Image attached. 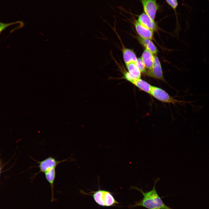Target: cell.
Segmentation results:
<instances>
[{"mask_svg": "<svg viewBox=\"0 0 209 209\" xmlns=\"http://www.w3.org/2000/svg\"><path fill=\"white\" fill-rule=\"evenodd\" d=\"M17 23V22L4 23L0 21V34L8 27L15 24Z\"/></svg>", "mask_w": 209, "mask_h": 209, "instance_id": "e0dca14e", "label": "cell"}, {"mask_svg": "<svg viewBox=\"0 0 209 209\" xmlns=\"http://www.w3.org/2000/svg\"><path fill=\"white\" fill-rule=\"evenodd\" d=\"M159 178L154 180L152 189L150 191L145 192L142 189L137 187H131V188L137 190L143 194V197L141 200L136 202L133 205L130 206V208L141 206L148 209H173L165 204L159 196L156 189V185Z\"/></svg>", "mask_w": 209, "mask_h": 209, "instance_id": "6da1fadb", "label": "cell"}, {"mask_svg": "<svg viewBox=\"0 0 209 209\" xmlns=\"http://www.w3.org/2000/svg\"><path fill=\"white\" fill-rule=\"evenodd\" d=\"M137 20L142 25L153 31L157 28L156 24L154 20L145 12L139 15Z\"/></svg>", "mask_w": 209, "mask_h": 209, "instance_id": "52a82bcc", "label": "cell"}, {"mask_svg": "<svg viewBox=\"0 0 209 209\" xmlns=\"http://www.w3.org/2000/svg\"><path fill=\"white\" fill-rule=\"evenodd\" d=\"M138 39L140 43L153 54L156 53L158 50L155 46L150 39L139 37Z\"/></svg>", "mask_w": 209, "mask_h": 209, "instance_id": "7c38bea8", "label": "cell"}, {"mask_svg": "<svg viewBox=\"0 0 209 209\" xmlns=\"http://www.w3.org/2000/svg\"><path fill=\"white\" fill-rule=\"evenodd\" d=\"M131 83L141 90L150 94L152 86L140 78H136Z\"/></svg>", "mask_w": 209, "mask_h": 209, "instance_id": "8fae6325", "label": "cell"}, {"mask_svg": "<svg viewBox=\"0 0 209 209\" xmlns=\"http://www.w3.org/2000/svg\"><path fill=\"white\" fill-rule=\"evenodd\" d=\"M69 159V158H68L63 160L57 161L55 158L50 156L40 161H36L39 164L38 165L37 167L39 168V171L36 174L40 172L44 173L53 168H56L60 163L67 161Z\"/></svg>", "mask_w": 209, "mask_h": 209, "instance_id": "3957f363", "label": "cell"}, {"mask_svg": "<svg viewBox=\"0 0 209 209\" xmlns=\"http://www.w3.org/2000/svg\"><path fill=\"white\" fill-rule=\"evenodd\" d=\"M1 170V169L0 166V172Z\"/></svg>", "mask_w": 209, "mask_h": 209, "instance_id": "ffe728a7", "label": "cell"}, {"mask_svg": "<svg viewBox=\"0 0 209 209\" xmlns=\"http://www.w3.org/2000/svg\"><path fill=\"white\" fill-rule=\"evenodd\" d=\"M154 61L152 68L148 70L147 74L153 78L165 81L161 64L158 57L154 56Z\"/></svg>", "mask_w": 209, "mask_h": 209, "instance_id": "5b68a950", "label": "cell"}, {"mask_svg": "<svg viewBox=\"0 0 209 209\" xmlns=\"http://www.w3.org/2000/svg\"><path fill=\"white\" fill-rule=\"evenodd\" d=\"M123 78L131 83H132L134 80L136 78L133 77L127 71L123 73Z\"/></svg>", "mask_w": 209, "mask_h": 209, "instance_id": "ac0fdd59", "label": "cell"}, {"mask_svg": "<svg viewBox=\"0 0 209 209\" xmlns=\"http://www.w3.org/2000/svg\"><path fill=\"white\" fill-rule=\"evenodd\" d=\"M128 72L133 77L137 79H140L141 72L136 65V63H131L126 65Z\"/></svg>", "mask_w": 209, "mask_h": 209, "instance_id": "5bb4252c", "label": "cell"}, {"mask_svg": "<svg viewBox=\"0 0 209 209\" xmlns=\"http://www.w3.org/2000/svg\"><path fill=\"white\" fill-rule=\"evenodd\" d=\"M122 45L123 58L126 65L131 63H136L137 58L134 51L126 48L122 44Z\"/></svg>", "mask_w": 209, "mask_h": 209, "instance_id": "9c48e42d", "label": "cell"}, {"mask_svg": "<svg viewBox=\"0 0 209 209\" xmlns=\"http://www.w3.org/2000/svg\"><path fill=\"white\" fill-rule=\"evenodd\" d=\"M95 202L99 205L105 206L104 201V190L99 189L92 195Z\"/></svg>", "mask_w": 209, "mask_h": 209, "instance_id": "4fadbf2b", "label": "cell"}, {"mask_svg": "<svg viewBox=\"0 0 209 209\" xmlns=\"http://www.w3.org/2000/svg\"><path fill=\"white\" fill-rule=\"evenodd\" d=\"M56 168H53L44 174L47 181L50 184L51 191V202H53L56 201L57 199L54 197V182L56 177Z\"/></svg>", "mask_w": 209, "mask_h": 209, "instance_id": "ba28073f", "label": "cell"}, {"mask_svg": "<svg viewBox=\"0 0 209 209\" xmlns=\"http://www.w3.org/2000/svg\"><path fill=\"white\" fill-rule=\"evenodd\" d=\"M150 94L153 97L164 102L173 104L181 102L170 96L165 90L158 87L152 86Z\"/></svg>", "mask_w": 209, "mask_h": 209, "instance_id": "7a4b0ae2", "label": "cell"}, {"mask_svg": "<svg viewBox=\"0 0 209 209\" xmlns=\"http://www.w3.org/2000/svg\"><path fill=\"white\" fill-rule=\"evenodd\" d=\"M134 24L136 31L142 38L152 39L153 36V30L141 24L137 20H135Z\"/></svg>", "mask_w": 209, "mask_h": 209, "instance_id": "8992f818", "label": "cell"}, {"mask_svg": "<svg viewBox=\"0 0 209 209\" xmlns=\"http://www.w3.org/2000/svg\"><path fill=\"white\" fill-rule=\"evenodd\" d=\"M104 196L105 206H111L118 204L110 192L104 190Z\"/></svg>", "mask_w": 209, "mask_h": 209, "instance_id": "9a60e30c", "label": "cell"}, {"mask_svg": "<svg viewBox=\"0 0 209 209\" xmlns=\"http://www.w3.org/2000/svg\"><path fill=\"white\" fill-rule=\"evenodd\" d=\"M145 13L154 20L158 6L156 0H141Z\"/></svg>", "mask_w": 209, "mask_h": 209, "instance_id": "277c9868", "label": "cell"}, {"mask_svg": "<svg viewBox=\"0 0 209 209\" xmlns=\"http://www.w3.org/2000/svg\"><path fill=\"white\" fill-rule=\"evenodd\" d=\"M141 58L146 68L148 70H151L154 63V57L153 54L146 49L143 52Z\"/></svg>", "mask_w": 209, "mask_h": 209, "instance_id": "30bf717a", "label": "cell"}, {"mask_svg": "<svg viewBox=\"0 0 209 209\" xmlns=\"http://www.w3.org/2000/svg\"><path fill=\"white\" fill-rule=\"evenodd\" d=\"M136 64L141 73H146V68L141 58L137 59Z\"/></svg>", "mask_w": 209, "mask_h": 209, "instance_id": "2e32d148", "label": "cell"}, {"mask_svg": "<svg viewBox=\"0 0 209 209\" xmlns=\"http://www.w3.org/2000/svg\"><path fill=\"white\" fill-rule=\"evenodd\" d=\"M168 4L174 10H175L178 5L177 0H165Z\"/></svg>", "mask_w": 209, "mask_h": 209, "instance_id": "d6986e66", "label": "cell"}]
</instances>
